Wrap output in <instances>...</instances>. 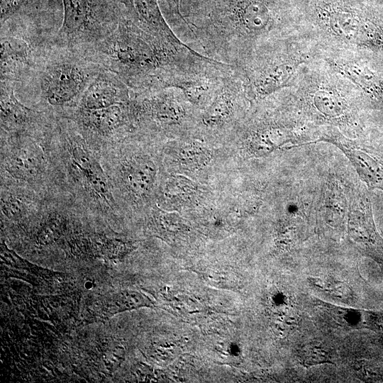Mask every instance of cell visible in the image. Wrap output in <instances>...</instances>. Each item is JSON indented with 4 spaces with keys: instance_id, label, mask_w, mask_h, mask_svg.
<instances>
[{
    "instance_id": "21",
    "label": "cell",
    "mask_w": 383,
    "mask_h": 383,
    "mask_svg": "<svg viewBox=\"0 0 383 383\" xmlns=\"http://www.w3.org/2000/svg\"><path fill=\"white\" fill-rule=\"evenodd\" d=\"M362 252L374 260L383 272V233L378 232Z\"/></svg>"
},
{
    "instance_id": "10",
    "label": "cell",
    "mask_w": 383,
    "mask_h": 383,
    "mask_svg": "<svg viewBox=\"0 0 383 383\" xmlns=\"http://www.w3.org/2000/svg\"><path fill=\"white\" fill-rule=\"evenodd\" d=\"M131 99L101 109H77L65 118L72 121L88 143L99 150L135 133Z\"/></svg>"
},
{
    "instance_id": "19",
    "label": "cell",
    "mask_w": 383,
    "mask_h": 383,
    "mask_svg": "<svg viewBox=\"0 0 383 383\" xmlns=\"http://www.w3.org/2000/svg\"><path fill=\"white\" fill-rule=\"evenodd\" d=\"M292 139L289 131L278 127H269L254 133L251 145L260 153L270 152L277 148L284 145Z\"/></svg>"
},
{
    "instance_id": "4",
    "label": "cell",
    "mask_w": 383,
    "mask_h": 383,
    "mask_svg": "<svg viewBox=\"0 0 383 383\" xmlns=\"http://www.w3.org/2000/svg\"><path fill=\"white\" fill-rule=\"evenodd\" d=\"M103 70L85 52L52 39L24 87L37 99L33 108L65 118L78 108L85 90Z\"/></svg>"
},
{
    "instance_id": "15",
    "label": "cell",
    "mask_w": 383,
    "mask_h": 383,
    "mask_svg": "<svg viewBox=\"0 0 383 383\" xmlns=\"http://www.w3.org/2000/svg\"><path fill=\"white\" fill-rule=\"evenodd\" d=\"M328 62L341 75L358 87L370 99L383 105V79L362 63L344 60Z\"/></svg>"
},
{
    "instance_id": "1",
    "label": "cell",
    "mask_w": 383,
    "mask_h": 383,
    "mask_svg": "<svg viewBox=\"0 0 383 383\" xmlns=\"http://www.w3.org/2000/svg\"><path fill=\"white\" fill-rule=\"evenodd\" d=\"M287 0H192L184 43L207 57L241 68L280 30Z\"/></svg>"
},
{
    "instance_id": "18",
    "label": "cell",
    "mask_w": 383,
    "mask_h": 383,
    "mask_svg": "<svg viewBox=\"0 0 383 383\" xmlns=\"http://www.w3.org/2000/svg\"><path fill=\"white\" fill-rule=\"evenodd\" d=\"M313 107L323 116L329 118H338L345 115L347 104L341 95L327 85L314 88L311 94Z\"/></svg>"
},
{
    "instance_id": "22",
    "label": "cell",
    "mask_w": 383,
    "mask_h": 383,
    "mask_svg": "<svg viewBox=\"0 0 383 383\" xmlns=\"http://www.w3.org/2000/svg\"><path fill=\"white\" fill-rule=\"evenodd\" d=\"M166 1L167 4H169L170 6H171V9L172 10V12L174 11V14L176 15L178 19L180 21L179 23L182 24L183 21H182L181 13L179 10V3L182 0H166Z\"/></svg>"
},
{
    "instance_id": "16",
    "label": "cell",
    "mask_w": 383,
    "mask_h": 383,
    "mask_svg": "<svg viewBox=\"0 0 383 383\" xmlns=\"http://www.w3.org/2000/svg\"><path fill=\"white\" fill-rule=\"evenodd\" d=\"M62 0H1V24L15 16L57 21Z\"/></svg>"
},
{
    "instance_id": "11",
    "label": "cell",
    "mask_w": 383,
    "mask_h": 383,
    "mask_svg": "<svg viewBox=\"0 0 383 383\" xmlns=\"http://www.w3.org/2000/svg\"><path fill=\"white\" fill-rule=\"evenodd\" d=\"M15 89L13 84L1 81V135L46 134L56 116L24 105L16 97Z\"/></svg>"
},
{
    "instance_id": "7",
    "label": "cell",
    "mask_w": 383,
    "mask_h": 383,
    "mask_svg": "<svg viewBox=\"0 0 383 383\" xmlns=\"http://www.w3.org/2000/svg\"><path fill=\"white\" fill-rule=\"evenodd\" d=\"M128 144V137L99 150L121 210L125 204H146L154 189L157 168L152 156Z\"/></svg>"
},
{
    "instance_id": "20",
    "label": "cell",
    "mask_w": 383,
    "mask_h": 383,
    "mask_svg": "<svg viewBox=\"0 0 383 383\" xmlns=\"http://www.w3.org/2000/svg\"><path fill=\"white\" fill-rule=\"evenodd\" d=\"M297 357L300 364L306 368L324 363L334 364L333 353L319 342H310L301 346Z\"/></svg>"
},
{
    "instance_id": "2",
    "label": "cell",
    "mask_w": 383,
    "mask_h": 383,
    "mask_svg": "<svg viewBox=\"0 0 383 383\" xmlns=\"http://www.w3.org/2000/svg\"><path fill=\"white\" fill-rule=\"evenodd\" d=\"M85 53L133 92L168 88L174 78L202 71L211 61L184 43L162 40L123 16L113 32Z\"/></svg>"
},
{
    "instance_id": "5",
    "label": "cell",
    "mask_w": 383,
    "mask_h": 383,
    "mask_svg": "<svg viewBox=\"0 0 383 383\" xmlns=\"http://www.w3.org/2000/svg\"><path fill=\"white\" fill-rule=\"evenodd\" d=\"M52 128L40 136L1 135V187L24 189L44 199L62 194Z\"/></svg>"
},
{
    "instance_id": "12",
    "label": "cell",
    "mask_w": 383,
    "mask_h": 383,
    "mask_svg": "<svg viewBox=\"0 0 383 383\" xmlns=\"http://www.w3.org/2000/svg\"><path fill=\"white\" fill-rule=\"evenodd\" d=\"M122 16L145 32L168 43H182L167 22L158 0H116Z\"/></svg>"
},
{
    "instance_id": "8",
    "label": "cell",
    "mask_w": 383,
    "mask_h": 383,
    "mask_svg": "<svg viewBox=\"0 0 383 383\" xmlns=\"http://www.w3.org/2000/svg\"><path fill=\"white\" fill-rule=\"evenodd\" d=\"M311 17L335 38L373 51L383 50V24L355 0H307Z\"/></svg>"
},
{
    "instance_id": "17",
    "label": "cell",
    "mask_w": 383,
    "mask_h": 383,
    "mask_svg": "<svg viewBox=\"0 0 383 383\" xmlns=\"http://www.w3.org/2000/svg\"><path fill=\"white\" fill-rule=\"evenodd\" d=\"M317 306L321 311L343 328L373 331L379 328L378 317L372 311L343 307L326 302H320Z\"/></svg>"
},
{
    "instance_id": "14",
    "label": "cell",
    "mask_w": 383,
    "mask_h": 383,
    "mask_svg": "<svg viewBox=\"0 0 383 383\" xmlns=\"http://www.w3.org/2000/svg\"><path fill=\"white\" fill-rule=\"evenodd\" d=\"M320 141L330 143L339 148L369 188L383 190L382 162L359 148L351 146L338 136L325 135L316 140Z\"/></svg>"
},
{
    "instance_id": "3",
    "label": "cell",
    "mask_w": 383,
    "mask_h": 383,
    "mask_svg": "<svg viewBox=\"0 0 383 383\" xmlns=\"http://www.w3.org/2000/svg\"><path fill=\"white\" fill-rule=\"evenodd\" d=\"M50 141L62 193L106 223L118 222L121 209L99 151L67 118L56 116Z\"/></svg>"
},
{
    "instance_id": "13",
    "label": "cell",
    "mask_w": 383,
    "mask_h": 383,
    "mask_svg": "<svg viewBox=\"0 0 383 383\" xmlns=\"http://www.w3.org/2000/svg\"><path fill=\"white\" fill-rule=\"evenodd\" d=\"M131 94V89L118 77L103 70L85 90L77 109L96 110L107 108L128 101Z\"/></svg>"
},
{
    "instance_id": "9",
    "label": "cell",
    "mask_w": 383,
    "mask_h": 383,
    "mask_svg": "<svg viewBox=\"0 0 383 383\" xmlns=\"http://www.w3.org/2000/svg\"><path fill=\"white\" fill-rule=\"evenodd\" d=\"M62 22L53 41L86 52L113 32L122 14L116 0H62Z\"/></svg>"
},
{
    "instance_id": "6",
    "label": "cell",
    "mask_w": 383,
    "mask_h": 383,
    "mask_svg": "<svg viewBox=\"0 0 383 383\" xmlns=\"http://www.w3.org/2000/svg\"><path fill=\"white\" fill-rule=\"evenodd\" d=\"M56 23L15 16L1 24V81L24 87L57 31Z\"/></svg>"
}]
</instances>
